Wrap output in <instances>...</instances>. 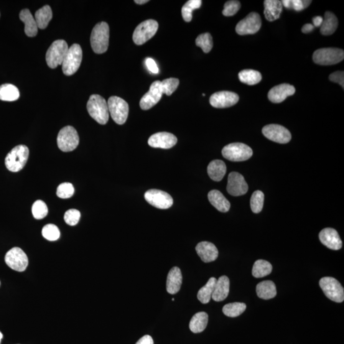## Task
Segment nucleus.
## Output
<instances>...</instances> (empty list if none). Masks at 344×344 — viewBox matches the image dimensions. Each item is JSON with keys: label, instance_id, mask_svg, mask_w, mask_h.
<instances>
[{"label": "nucleus", "instance_id": "1", "mask_svg": "<svg viewBox=\"0 0 344 344\" xmlns=\"http://www.w3.org/2000/svg\"><path fill=\"white\" fill-rule=\"evenodd\" d=\"M87 109L92 118L99 124L107 123L109 119L108 104L103 97L98 94H93L87 103Z\"/></svg>", "mask_w": 344, "mask_h": 344}, {"label": "nucleus", "instance_id": "2", "mask_svg": "<svg viewBox=\"0 0 344 344\" xmlns=\"http://www.w3.org/2000/svg\"><path fill=\"white\" fill-rule=\"evenodd\" d=\"M109 27L107 22H99L94 27L90 41L94 52L103 54L106 52L109 47Z\"/></svg>", "mask_w": 344, "mask_h": 344}, {"label": "nucleus", "instance_id": "3", "mask_svg": "<svg viewBox=\"0 0 344 344\" xmlns=\"http://www.w3.org/2000/svg\"><path fill=\"white\" fill-rule=\"evenodd\" d=\"M29 149L24 145L15 146L5 157V166L12 172H17L24 167L29 157Z\"/></svg>", "mask_w": 344, "mask_h": 344}, {"label": "nucleus", "instance_id": "4", "mask_svg": "<svg viewBox=\"0 0 344 344\" xmlns=\"http://www.w3.org/2000/svg\"><path fill=\"white\" fill-rule=\"evenodd\" d=\"M313 61L317 65L328 66L340 63L344 59V51L338 48H322L313 54Z\"/></svg>", "mask_w": 344, "mask_h": 344}, {"label": "nucleus", "instance_id": "5", "mask_svg": "<svg viewBox=\"0 0 344 344\" xmlns=\"http://www.w3.org/2000/svg\"><path fill=\"white\" fill-rule=\"evenodd\" d=\"M222 154L231 162H244L252 157L253 151L248 145L242 143H232L223 148Z\"/></svg>", "mask_w": 344, "mask_h": 344}, {"label": "nucleus", "instance_id": "6", "mask_svg": "<svg viewBox=\"0 0 344 344\" xmlns=\"http://www.w3.org/2000/svg\"><path fill=\"white\" fill-rule=\"evenodd\" d=\"M83 59V50L80 45L74 43L68 48L62 63L63 72L67 76L72 75L80 67Z\"/></svg>", "mask_w": 344, "mask_h": 344}, {"label": "nucleus", "instance_id": "7", "mask_svg": "<svg viewBox=\"0 0 344 344\" xmlns=\"http://www.w3.org/2000/svg\"><path fill=\"white\" fill-rule=\"evenodd\" d=\"M68 48L66 41L64 40L55 41L46 53V61L47 65L50 68L54 69L58 65H62Z\"/></svg>", "mask_w": 344, "mask_h": 344}, {"label": "nucleus", "instance_id": "8", "mask_svg": "<svg viewBox=\"0 0 344 344\" xmlns=\"http://www.w3.org/2000/svg\"><path fill=\"white\" fill-rule=\"evenodd\" d=\"M107 104L109 114L114 122L119 125L124 124L129 113V105L127 102L118 96H111Z\"/></svg>", "mask_w": 344, "mask_h": 344}, {"label": "nucleus", "instance_id": "9", "mask_svg": "<svg viewBox=\"0 0 344 344\" xmlns=\"http://www.w3.org/2000/svg\"><path fill=\"white\" fill-rule=\"evenodd\" d=\"M320 285L326 297L333 302L341 303L344 300V289L335 278L325 277L320 281Z\"/></svg>", "mask_w": 344, "mask_h": 344}, {"label": "nucleus", "instance_id": "10", "mask_svg": "<svg viewBox=\"0 0 344 344\" xmlns=\"http://www.w3.org/2000/svg\"><path fill=\"white\" fill-rule=\"evenodd\" d=\"M57 143L59 149L63 152H71L77 147L79 137L77 131L73 127H64L59 132Z\"/></svg>", "mask_w": 344, "mask_h": 344}, {"label": "nucleus", "instance_id": "11", "mask_svg": "<svg viewBox=\"0 0 344 344\" xmlns=\"http://www.w3.org/2000/svg\"><path fill=\"white\" fill-rule=\"evenodd\" d=\"M158 30L156 20L149 19L140 23L135 29L133 35V40L135 44L143 45L152 38Z\"/></svg>", "mask_w": 344, "mask_h": 344}, {"label": "nucleus", "instance_id": "12", "mask_svg": "<svg viewBox=\"0 0 344 344\" xmlns=\"http://www.w3.org/2000/svg\"><path fill=\"white\" fill-rule=\"evenodd\" d=\"M5 261L10 269L19 272H24L29 263L27 254L19 247H14L8 251Z\"/></svg>", "mask_w": 344, "mask_h": 344}, {"label": "nucleus", "instance_id": "13", "mask_svg": "<svg viewBox=\"0 0 344 344\" xmlns=\"http://www.w3.org/2000/svg\"><path fill=\"white\" fill-rule=\"evenodd\" d=\"M261 27V19L258 13L251 12L237 24L236 32L240 35H253Z\"/></svg>", "mask_w": 344, "mask_h": 344}, {"label": "nucleus", "instance_id": "14", "mask_svg": "<svg viewBox=\"0 0 344 344\" xmlns=\"http://www.w3.org/2000/svg\"><path fill=\"white\" fill-rule=\"evenodd\" d=\"M145 200L150 205L160 209H168L173 204V200L169 194L159 190H150L145 192Z\"/></svg>", "mask_w": 344, "mask_h": 344}, {"label": "nucleus", "instance_id": "15", "mask_svg": "<svg viewBox=\"0 0 344 344\" xmlns=\"http://www.w3.org/2000/svg\"><path fill=\"white\" fill-rule=\"evenodd\" d=\"M262 134L268 139L279 144H287L292 140L289 130L279 124H269L263 127Z\"/></svg>", "mask_w": 344, "mask_h": 344}, {"label": "nucleus", "instance_id": "16", "mask_svg": "<svg viewBox=\"0 0 344 344\" xmlns=\"http://www.w3.org/2000/svg\"><path fill=\"white\" fill-rule=\"evenodd\" d=\"M239 96L233 92L223 91L217 92L210 96V103L218 109L228 108L238 103Z\"/></svg>", "mask_w": 344, "mask_h": 344}, {"label": "nucleus", "instance_id": "17", "mask_svg": "<svg viewBox=\"0 0 344 344\" xmlns=\"http://www.w3.org/2000/svg\"><path fill=\"white\" fill-rule=\"evenodd\" d=\"M163 92L161 88V81L154 82L150 87L149 91L140 99V108L147 111L156 104L162 98Z\"/></svg>", "mask_w": 344, "mask_h": 344}, {"label": "nucleus", "instance_id": "18", "mask_svg": "<svg viewBox=\"0 0 344 344\" xmlns=\"http://www.w3.org/2000/svg\"><path fill=\"white\" fill-rule=\"evenodd\" d=\"M248 188V185L241 173L235 172L229 173L227 185V191L229 195L233 196L244 195L247 193Z\"/></svg>", "mask_w": 344, "mask_h": 344}, {"label": "nucleus", "instance_id": "19", "mask_svg": "<svg viewBox=\"0 0 344 344\" xmlns=\"http://www.w3.org/2000/svg\"><path fill=\"white\" fill-rule=\"evenodd\" d=\"M177 138L168 132H159L152 135L148 140V144L154 148L168 149L175 146Z\"/></svg>", "mask_w": 344, "mask_h": 344}, {"label": "nucleus", "instance_id": "20", "mask_svg": "<svg viewBox=\"0 0 344 344\" xmlns=\"http://www.w3.org/2000/svg\"><path fill=\"white\" fill-rule=\"evenodd\" d=\"M295 87L289 84H282L270 89L268 94L269 100L274 103L284 101L287 97L293 96L295 93Z\"/></svg>", "mask_w": 344, "mask_h": 344}, {"label": "nucleus", "instance_id": "21", "mask_svg": "<svg viewBox=\"0 0 344 344\" xmlns=\"http://www.w3.org/2000/svg\"><path fill=\"white\" fill-rule=\"evenodd\" d=\"M319 237L321 243L329 249L338 251L342 247V242L338 232L335 229L330 228L323 229L319 234Z\"/></svg>", "mask_w": 344, "mask_h": 344}, {"label": "nucleus", "instance_id": "22", "mask_svg": "<svg viewBox=\"0 0 344 344\" xmlns=\"http://www.w3.org/2000/svg\"><path fill=\"white\" fill-rule=\"evenodd\" d=\"M196 251L203 262H210L218 258L219 252L215 245L209 242H201L196 247Z\"/></svg>", "mask_w": 344, "mask_h": 344}, {"label": "nucleus", "instance_id": "23", "mask_svg": "<svg viewBox=\"0 0 344 344\" xmlns=\"http://www.w3.org/2000/svg\"><path fill=\"white\" fill-rule=\"evenodd\" d=\"M182 282V275L179 268H172L168 273L167 279V290L171 295L179 292Z\"/></svg>", "mask_w": 344, "mask_h": 344}, {"label": "nucleus", "instance_id": "24", "mask_svg": "<svg viewBox=\"0 0 344 344\" xmlns=\"http://www.w3.org/2000/svg\"><path fill=\"white\" fill-rule=\"evenodd\" d=\"M229 292V280L223 275L217 280L211 298L216 302H221L226 299Z\"/></svg>", "mask_w": 344, "mask_h": 344}, {"label": "nucleus", "instance_id": "25", "mask_svg": "<svg viewBox=\"0 0 344 344\" xmlns=\"http://www.w3.org/2000/svg\"><path fill=\"white\" fill-rule=\"evenodd\" d=\"M264 15L267 20L272 22L279 19L283 9L281 1L266 0L264 2Z\"/></svg>", "mask_w": 344, "mask_h": 344}, {"label": "nucleus", "instance_id": "26", "mask_svg": "<svg viewBox=\"0 0 344 344\" xmlns=\"http://www.w3.org/2000/svg\"><path fill=\"white\" fill-rule=\"evenodd\" d=\"M208 198L211 205L221 213H227L230 208V203L218 190H211L208 194Z\"/></svg>", "mask_w": 344, "mask_h": 344}, {"label": "nucleus", "instance_id": "27", "mask_svg": "<svg viewBox=\"0 0 344 344\" xmlns=\"http://www.w3.org/2000/svg\"><path fill=\"white\" fill-rule=\"evenodd\" d=\"M20 19L24 23V32L28 37H33L37 35L38 25L35 17L28 9L22 10L20 12Z\"/></svg>", "mask_w": 344, "mask_h": 344}, {"label": "nucleus", "instance_id": "28", "mask_svg": "<svg viewBox=\"0 0 344 344\" xmlns=\"http://www.w3.org/2000/svg\"><path fill=\"white\" fill-rule=\"evenodd\" d=\"M207 172L211 180L219 182L223 179L226 173V166L223 161L214 160L209 163Z\"/></svg>", "mask_w": 344, "mask_h": 344}, {"label": "nucleus", "instance_id": "29", "mask_svg": "<svg viewBox=\"0 0 344 344\" xmlns=\"http://www.w3.org/2000/svg\"><path fill=\"white\" fill-rule=\"evenodd\" d=\"M256 293L261 299H272L277 295L276 286L271 280H265L257 285Z\"/></svg>", "mask_w": 344, "mask_h": 344}, {"label": "nucleus", "instance_id": "30", "mask_svg": "<svg viewBox=\"0 0 344 344\" xmlns=\"http://www.w3.org/2000/svg\"><path fill=\"white\" fill-rule=\"evenodd\" d=\"M338 20L335 15L331 12H326L321 25L320 32L323 35H331L337 29Z\"/></svg>", "mask_w": 344, "mask_h": 344}, {"label": "nucleus", "instance_id": "31", "mask_svg": "<svg viewBox=\"0 0 344 344\" xmlns=\"http://www.w3.org/2000/svg\"><path fill=\"white\" fill-rule=\"evenodd\" d=\"M208 315L205 312L196 313L193 316L190 323V328L194 333L202 332L207 326Z\"/></svg>", "mask_w": 344, "mask_h": 344}, {"label": "nucleus", "instance_id": "32", "mask_svg": "<svg viewBox=\"0 0 344 344\" xmlns=\"http://www.w3.org/2000/svg\"><path fill=\"white\" fill-rule=\"evenodd\" d=\"M52 9L48 5H45V6L38 9L35 14V19L38 28L41 30H44L47 27L48 23L52 19Z\"/></svg>", "mask_w": 344, "mask_h": 344}, {"label": "nucleus", "instance_id": "33", "mask_svg": "<svg viewBox=\"0 0 344 344\" xmlns=\"http://www.w3.org/2000/svg\"><path fill=\"white\" fill-rule=\"evenodd\" d=\"M20 93L16 86L10 84L0 86V99L5 101H14L19 99Z\"/></svg>", "mask_w": 344, "mask_h": 344}, {"label": "nucleus", "instance_id": "34", "mask_svg": "<svg viewBox=\"0 0 344 344\" xmlns=\"http://www.w3.org/2000/svg\"><path fill=\"white\" fill-rule=\"evenodd\" d=\"M216 281L217 279L215 277H211L208 280L207 283L199 290L197 297L201 303L206 304L210 302Z\"/></svg>", "mask_w": 344, "mask_h": 344}, {"label": "nucleus", "instance_id": "35", "mask_svg": "<svg viewBox=\"0 0 344 344\" xmlns=\"http://www.w3.org/2000/svg\"><path fill=\"white\" fill-rule=\"evenodd\" d=\"M240 81L242 83L247 85L253 86L261 82L262 76L258 71L251 70H244L239 73Z\"/></svg>", "mask_w": 344, "mask_h": 344}, {"label": "nucleus", "instance_id": "36", "mask_svg": "<svg viewBox=\"0 0 344 344\" xmlns=\"http://www.w3.org/2000/svg\"><path fill=\"white\" fill-rule=\"evenodd\" d=\"M272 271V266L269 261L258 259L254 262L252 274L254 277L262 278L271 274Z\"/></svg>", "mask_w": 344, "mask_h": 344}, {"label": "nucleus", "instance_id": "37", "mask_svg": "<svg viewBox=\"0 0 344 344\" xmlns=\"http://www.w3.org/2000/svg\"><path fill=\"white\" fill-rule=\"evenodd\" d=\"M246 309V305L244 303L234 302L228 303L224 306V314L230 317H238Z\"/></svg>", "mask_w": 344, "mask_h": 344}, {"label": "nucleus", "instance_id": "38", "mask_svg": "<svg viewBox=\"0 0 344 344\" xmlns=\"http://www.w3.org/2000/svg\"><path fill=\"white\" fill-rule=\"evenodd\" d=\"M201 4V0H190L186 3L182 8V15L186 22H190L192 20L193 10L200 9Z\"/></svg>", "mask_w": 344, "mask_h": 344}, {"label": "nucleus", "instance_id": "39", "mask_svg": "<svg viewBox=\"0 0 344 344\" xmlns=\"http://www.w3.org/2000/svg\"><path fill=\"white\" fill-rule=\"evenodd\" d=\"M196 45L200 47L205 53H208L213 47V40L210 33H203L196 39Z\"/></svg>", "mask_w": 344, "mask_h": 344}, {"label": "nucleus", "instance_id": "40", "mask_svg": "<svg viewBox=\"0 0 344 344\" xmlns=\"http://www.w3.org/2000/svg\"><path fill=\"white\" fill-rule=\"evenodd\" d=\"M264 196L261 191H254L251 198V210L255 214H258L263 207Z\"/></svg>", "mask_w": 344, "mask_h": 344}, {"label": "nucleus", "instance_id": "41", "mask_svg": "<svg viewBox=\"0 0 344 344\" xmlns=\"http://www.w3.org/2000/svg\"><path fill=\"white\" fill-rule=\"evenodd\" d=\"M282 6L287 9H293L296 11L300 12L307 9L312 3V1H306V0H284L281 1Z\"/></svg>", "mask_w": 344, "mask_h": 344}, {"label": "nucleus", "instance_id": "42", "mask_svg": "<svg viewBox=\"0 0 344 344\" xmlns=\"http://www.w3.org/2000/svg\"><path fill=\"white\" fill-rule=\"evenodd\" d=\"M42 235L49 241H56L60 237V231L57 226L52 224H48L43 227Z\"/></svg>", "mask_w": 344, "mask_h": 344}, {"label": "nucleus", "instance_id": "43", "mask_svg": "<svg viewBox=\"0 0 344 344\" xmlns=\"http://www.w3.org/2000/svg\"><path fill=\"white\" fill-rule=\"evenodd\" d=\"M179 81L178 78H169L161 82V88L163 94L170 96L178 88Z\"/></svg>", "mask_w": 344, "mask_h": 344}, {"label": "nucleus", "instance_id": "44", "mask_svg": "<svg viewBox=\"0 0 344 344\" xmlns=\"http://www.w3.org/2000/svg\"><path fill=\"white\" fill-rule=\"evenodd\" d=\"M32 214L37 219L45 218L48 214V208L45 202L42 200L36 201L32 206Z\"/></svg>", "mask_w": 344, "mask_h": 344}, {"label": "nucleus", "instance_id": "45", "mask_svg": "<svg viewBox=\"0 0 344 344\" xmlns=\"http://www.w3.org/2000/svg\"><path fill=\"white\" fill-rule=\"evenodd\" d=\"M74 191H75V189L72 183L65 182L61 183L58 186L56 194L59 198L66 199L71 198L73 195Z\"/></svg>", "mask_w": 344, "mask_h": 344}, {"label": "nucleus", "instance_id": "46", "mask_svg": "<svg viewBox=\"0 0 344 344\" xmlns=\"http://www.w3.org/2000/svg\"><path fill=\"white\" fill-rule=\"evenodd\" d=\"M241 7V3L239 1L227 2L224 5L223 14L226 17L233 16L239 12Z\"/></svg>", "mask_w": 344, "mask_h": 344}, {"label": "nucleus", "instance_id": "47", "mask_svg": "<svg viewBox=\"0 0 344 344\" xmlns=\"http://www.w3.org/2000/svg\"><path fill=\"white\" fill-rule=\"evenodd\" d=\"M81 218V213L76 209H70L66 211L64 219L66 223L70 226H75L78 223Z\"/></svg>", "mask_w": 344, "mask_h": 344}, {"label": "nucleus", "instance_id": "48", "mask_svg": "<svg viewBox=\"0 0 344 344\" xmlns=\"http://www.w3.org/2000/svg\"><path fill=\"white\" fill-rule=\"evenodd\" d=\"M329 79L333 83H338L344 88V72L343 71H335L331 73Z\"/></svg>", "mask_w": 344, "mask_h": 344}, {"label": "nucleus", "instance_id": "49", "mask_svg": "<svg viewBox=\"0 0 344 344\" xmlns=\"http://www.w3.org/2000/svg\"><path fill=\"white\" fill-rule=\"evenodd\" d=\"M145 65L150 72L154 74L159 73V68L155 61L152 58H148L145 60Z\"/></svg>", "mask_w": 344, "mask_h": 344}, {"label": "nucleus", "instance_id": "50", "mask_svg": "<svg viewBox=\"0 0 344 344\" xmlns=\"http://www.w3.org/2000/svg\"><path fill=\"white\" fill-rule=\"evenodd\" d=\"M136 344H154V341L150 335H145L140 338Z\"/></svg>", "mask_w": 344, "mask_h": 344}, {"label": "nucleus", "instance_id": "51", "mask_svg": "<svg viewBox=\"0 0 344 344\" xmlns=\"http://www.w3.org/2000/svg\"><path fill=\"white\" fill-rule=\"evenodd\" d=\"M323 21V18L321 16H316L312 19L313 25L314 27H320L321 24H322Z\"/></svg>", "mask_w": 344, "mask_h": 344}, {"label": "nucleus", "instance_id": "52", "mask_svg": "<svg viewBox=\"0 0 344 344\" xmlns=\"http://www.w3.org/2000/svg\"><path fill=\"white\" fill-rule=\"evenodd\" d=\"M315 27L312 24H306L302 27V32L303 33H308L312 32L314 30Z\"/></svg>", "mask_w": 344, "mask_h": 344}, {"label": "nucleus", "instance_id": "53", "mask_svg": "<svg viewBox=\"0 0 344 344\" xmlns=\"http://www.w3.org/2000/svg\"><path fill=\"white\" fill-rule=\"evenodd\" d=\"M135 2L137 4L142 5L146 4V3L149 2V1H148V0H135Z\"/></svg>", "mask_w": 344, "mask_h": 344}, {"label": "nucleus", "instance_id": "54", "mask_svg": "<svg viewBox=\"0 0 344 344\" xmlns=\"http://www.w3.org/2000/svg\"><path fill=\"white\" fill-rule=\"evenodd\" d=\"M3 337H4V336H3V334L2 333L1 331H0V343H1V341Z\"/></svg>", "mask_w": 344, "mask_h": 344}, {"label": "nucleus", "instance_id": "55", "mask_svg": "<svg viewBox=\"0 0 344 344\" xmlns=\"http://www.w3.org/2000/svg\"><path fill=\"white\" fill-rule=\"evenodd\" d=\"M0 284H1V282H0Z\"/></svg>", "mask_w": 344, "mask_h": 344}]
</instances>
